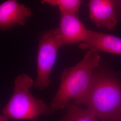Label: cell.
<instances>
[{
	"label": "cell",
	"mask_w": 121,
	"mask_h": 121,
	"mask_svg": "<svg viewBox=\"0 0 121 121\" xmlns=\"http://www.w3.org/2000/svg\"><path fill=\"white\" fill-rule=\"evenodd\" d=\"M73 103L86 106L101 121H121V72L100 62L87 89Z\"/></svg>",
	"instance_id": "6da1fadb"
},
{
	"label": "cell",
	"mask_w": 121,
	"mask_h": 121,
	"mask_svg": "<svg viewBox=\"0 0 121 121\" xmlns=\"http://www.w3.org/2000/svg\"><path fill=\"white\" fill-rule=\"evenodd\" d=\"M101 57L99 52L88 50L82 60L74 66L63 70L60 85L49 105L55 112L65 108L71 99L82 95L91 82L95 69L99 66Z\"/></svg>",
	"instance_id": "7a4b0ae2"
},
{
	"label": "cell",
	"mask_w": 121,
	"mask_h": 121,
	"mask_svg": "<svg viewBox=\"0 0 121 121\" xmlns=\"http://www.w3.org/2000/svg\"><path fill=\"white\" fill-rule=\"evenodd\" d=\"M32 78L21 74L15 78L13 94L2 110V113L9 119L37 121L41 116H48L55 112L43 100L35 98L30 89L34 85Z\"/></svg>",
	"instance_id": "3957f363"
},
{
	"label": "cell",
	"mask_w": 121,
	"mask_h": 121,
	"mask_svg": "<svg viewBox=\"0 0 121 121\" xmlns=\"http://www.w3.org/2000/svg\"><path fill=\"white\" fill-rule=\"evenodd\" d=\"M38 41L37 75L33 86L37 89L43 90L50 85V75L56 62L57 52L62 45L57 28L39 34Z\"/></svg>",
	"instance_id": "277c9868"
},
{
	"label": "cell",
	"mask_w": 121,
	"mask_h": 121,
	"mask_svg": "<svg viewBox=\"0 0 121 121\" xmlns=\"http://www.w3.org/2000/svg\"><path fill=\"white\" fill-rule=\"evenodd\" d=\"M88 6L90 18L98 27L112 30L119 24L115 0H89Z\"/></svg>",
	"instance_id": "5b68a950"
},
{
	"label": "cell",
	"mask_w": 121,
	"mask_h": 121,
	"mask_svg": "<svg viewBox=\"0 0 121 121\" xmlns=\"http://www.w3.org/2000/svg\"><path fill=\"white\" fill-rule=\"evenodd\" d=\"M79 47L82 49L121 55V38L114 35L86 29L85 37Z\"/></svg>",
	"instance_id": "8992f818"
},
{
	"label": "cell",
	"mask_w": 121,
	"mask_h": 121,
	"mask_svg": "<svg viewBox=\"0 0 121 121\" xmlns=\"http://www.w3.org/2000/svg\"><path fill=\"white\" fill-rule=\"evenodd\" d=\"M77 14L60 12V22L57 29L62 46L82 42L85 37L86 29Z\"/></svg>",
	"instance_id": "52a82bcc"
},
{
	"label": "cell",
	"mask_w": 121,
	"mask_h": 121,
	"mask_svg": "<svg viewBox=\"0 0 121 121\" xmlns=\"http://www.w3.org/2000/svg\"><path fill=\"white\" fill-rule=\"evenodd\" d=\"M31 10L17 0H7L0 4V29L6 31L17 24L24 26Z\"/></svg>",
	"instance_id": "ba28073f"
},
{
	"label": "cell",
	"mask_w": 121,
	"mask_h": 121,
	"mask_svg": "<svg viewBox=\"0 0 121 121\" xmlns=\"http://www.w3.org/2000/svg\"><path fill=\"white\" fill-rule=\"evenodd\" d=\"M66 112L57 121H99L95 114L87 108H82L78 105L69 103L66 105Z\"/></svg>",
	"instance_id": "9c48e42d"
},
{
	"label": "cell",
	"mask_w": 121,
	"mask_h": 121,
	"mask_svg": "<svg viewBox=\"0 0 121 121\" xmlns=\"http://www.w3.org/2000/svg\"><path fill=\"white\" fill-rule=\"evenodd\" d=\"M41 3L48 4L57 6L60 12H67L77 13L83 4L82 0H41Z\"/></svg>",
	"instance_id": "30bf717a"
},
{
	"label": "cell",
	"mask_w": 121,
	"mask_h": 121,
	"mask_svg": "<svg viewBox=\"0 0 121 121\" xmlns=\"http://www.w3.org/2000/svg\"><path fill=\"white\" fill-rule=\"evenodd\" d=\"M117 6V17L118 23L121 22V0H115Z\"/></svg>",
	"instance_id": "8fae6325"
},
{
	"label": "cell",
	"mask_w": 121,
	"mask_h": 121,
	"mask_svg": "<svg viewBox=\"0 0 121 121\" xmlns=\"http://www.w3.org/2000/svg\"><path fill=\"white\" fill-rule=\"evenodd\" d=\"M0 121H9V119L3 115L0 114Z\"/></svg>",
	"instance_id": "7c38bea8"
}]
</instances>
